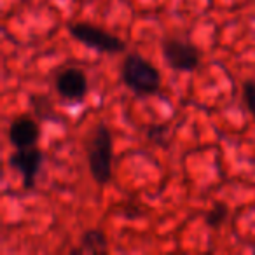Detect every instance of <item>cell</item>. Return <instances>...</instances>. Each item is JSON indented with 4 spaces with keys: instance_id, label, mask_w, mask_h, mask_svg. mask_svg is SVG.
<instances>
[{
    "instance_id": "1",
    "label": "cell",
    "mask_w": 255,
    "mask_h": 255,
    "mask_svg": "<svg viewBox=\"0 0 255 255\" xmlns=\"http://www.w3.org/2000/svg\"><path fill=\"white\" fill-rule=\"evenodd\" d=\"M121 79L129 91L138 96L156 95L161 88L159 70L136 53L126 54L123 65H121Z\"/></svg>"
},
{
    "instance_id": "2",
    "label": "cell",
    "mask_w": 255,
    "mask_h": 255,
    "mask_svg": "<svg viewBox=\"0 0 255 255\" xmlns=\"http://www.w3.org/2000/svg\"><path fill=\"white\" fill-rule=\"evenodd\" d=\"M88 164L93 180L98 185H107L112 180V152L114 143L110 129L98 124L88 140Z\"/></svg>"
},
{
    "instance_id": "3",
    "label": "cell",
    "mask_w": 255,
    "mask_h": 255,
    "mask_svg": "<svg viewBox=\"0 0 255 255\" xmlns=\"http://www.w3.org/2000/svg\"><path fill=\"white\" fill-rule=\"evenodd\" d=\"M68 33L77 42L100 51V53L119 54L126 51V42L123 39L100 28V26L91 25V23H72V25H68Z\"/></svg>"
},
{
    "instance_id": "4",
    "label": "cell",
    "mask_w": 255,
    "mask_h": 255,
    "mask_svg": "<svg viewBox=\"0 0 255 255\" xmlns=\"http://www.w3.org/2000/svg\"><path fill=\"white\" fill-rule=\"evenodd\" d=\"M161 53L164 63L177 72H194L201 63V51L182 39H164Z\"/></svg>"
},
{
    "instance_id": "5",
    "label": "cell",
    "mask_w": 255,
    "mask_h": 255,
    "mask_svg": "<svg viewBox=\"0 0 255 255\" xmlns=\"http://www.w3.org/2000/svg\"><path fill=\"white\" fill-rule=\"evenodd\" d=\"M44 163V152L37 145L25 147V149H16L9 157V166L14 168L21 175L23 189L32 191L35 187L37 175Z\"/></svg>"
},
{
    "instance_id": "6",
    "label": "cell",
    "mask_w": 255,
    "mask_h": 255,
    "mask_svg": "<svg viewBox=\"0 0 255 255\" xmlns=\"http://www.w3.org/2000/svg\"><path fill=\"white\" fill-rule=\"evenodd\" d=\"M54 89L63 100L68 102H81L88 95V75L81 68H65L56 75Z\"/></svg>"
},
{
    "instance_id": "7",
    "label": "cell",
    "mask_w": 255,
    "mask_h": 255,
    "mask_svg": "<svg viewBox=\"0 0 255 255\" xmlns=\"http://www.w3.org/2000/svg\"><path fill=\"white\" fill-rule=\"evenodd\" d=\"M9 142L14 149H25V147H33L39 142L40 129L39 124L33 117H30L28 114L18 117L11 123L9 126Z\"/></svg>"
},
{
    "instance_id": "8",
    "label": "cell",
    "mask_w": 255,
    "mask_h": 255,
    "mask_svg": "<svg viewBox=\"0 0 255 255\" xmlns=\"http://www.w3.org/2000/svg\"><path fill=\"white\" fill-rule=\"evenodd\" d=\"M109 250V241L102 229H88L81 236V247L72 250V254H105Z\"/></svg>"
},
{
    "instance_id": "9",
    "label": "cell",
    "mask_w": 255,
    "mask_h": 255,
    "mask_svg": "<svg viewBox=\"0 0 255 255\" xmlns=\"http://www.w3.org/2000/svg\"><path fill=\"white\" fill-rule=\"evenodd\" d=\"M227 217H229V206L222 201H217L215 205L206 212L205 222H206V226L212 227V229H219L227 220Z\"/></svg>"
},
{
    "instance_id": "10",
    "label": "cell",
    "mask_w": 255,
    "mask_h": 255,
    "mask_svg": "<svg viewBox=\"0 0 255 255\" xmlns=\"http://www.w3.org/2000/svg\"><path fill=\"white\" fill-rule=\"evenodd\" d=\"M243 100L247 103V109L255 119V81L254 79H247L243 82Z\"/></svg>"
},
{
    "instance_id": "11",
    "label": "cell",
    "mask_w": 255,
    "mask_h": 255,
    "mask_svg": "<svg viewBox=\"0 0 255 255\" xmlns=\"http://www.w3.org/2000/svg\"><path fill=\"white\" fill-rule=\"evenodd\" d=\"M166 131H168L166 126H152L149 129V138L156 143H164V140H166Z\"/></svg>"
},
{
    "instance_id": "12",
    "label": "cell",
    "mask_w": 255,
    "mask_h": 255,
    "mask_svg": "<svg viewBox=\"0 0 255 255\" xmlns=\"http://www.w3.org/2000/svg\"><path fill=\"white\" fill-rule=\"evenodd\" d=\"M254 254H255V247H254Z\"/></svg>"
}]
</instances>
